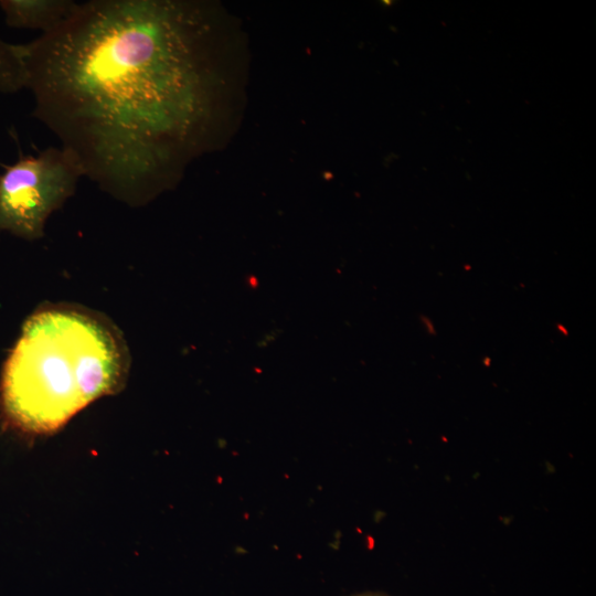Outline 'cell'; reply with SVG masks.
<instances>
[{"mask_svg":"<svg viewBox=\"0 0 596 596\" xmlns=\"http://www.w3.org/2000/svg\"><path fill=\"white\" fill-rule=\"evenodd\" d=\"M214 22L193 2L76 3L55 30L20 44L32 116L102 191L148 203L211 139Z\"/></svg>","mask_w":596,"mask_h":596,"instance_id":"1","label":"cell"},{"mask_svg":"<svg viewBox=\"0 0 596 596\" xmlns=\"http://www.w3.org/2000/svg\"><path fill=\"white\" fill-rule=\"evenodd\" d=\"M117 330L99 315L44 306L24 322L1 377L3 409L20 428L51 433L91 402L115 393L128 371Z\"/></svg>","mask_w":596,"mask_h":596,"instance_id":"2","label":"cell"},{"mask_svg":"<svg viewBox=\"0 0 596 596\" xmlns=\"http://www.w3.org/2000/svg\"><path fill=\"white\" fill-rule=\"evenodd\" d=\"M82 177L77 158L62 146L20 156L0 173V233L41 238L47 219L75 193Z\"/></svg>","mask_w":596,"mask_h":596,"instance_id":"3","label":"cell"},{"mask_svg":"<svg viewBox=\"0 0 596 596\" xmlns=\"http://www.w3.org/2000/svg\"><path fill=\"white\" fill-rule=\"evenodd\" d=\"M72 0H0L6 23L11 28L40 30L42 34L55 30L73 12Z\"/></svg>","mask_w":596,"mask_h":596,"instance_id":"4","label":"cell"},{"mask_svg":"<svg viewBox=\"0 0 596 596\" xmlns=\"http://www.w3.org/2000/svg\"><path fill=\"white\" fill-rule=\"evenodd\" d=\"M25 86L26 71L20 44H11L0 38V93L14 94Z\"/></svg>","mask_w":596,"mask_h":596,"instance_id":"5","label":"cell"},{"mask_svg":"<svg viewBox=\"0 0 596 596\" xmlns=\"http://www.w3.org/2000/svg\"><path fill=\"white\" fill-rule=\"evenodd\" d=\"M351 596H389L383 593H373V592H366V593H359Z\"/></svg>","mask_w":596,"mask_h":596,"instance_id":"6","label":"cell"}]
</instances>
